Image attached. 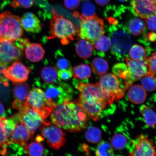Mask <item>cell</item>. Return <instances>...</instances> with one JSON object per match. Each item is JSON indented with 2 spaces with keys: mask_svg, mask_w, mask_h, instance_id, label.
<instances>
[{
  "mask_svg": "<svg viewBox=\"0 0 156 156\" xmlns=\"http://www.w3.org/2000/svg\"><path fill=\"white\" fill-rule=\"evenodd\" d=\"M131 59L136 62H142L146 60L147 54L143 47L138 44H134L131 47L128 52Z\"/></svg>",
  "mask_w": 156,
  "mask_h": 156,
  "instance_id": "obj_30",
  "label": "cell"
},
{
  "mask_svg": "<svg viewBox=\"0 0 156 156\" xmlns=\"http://www.w3.org/2000/svg\"><path fill=\"white\" fill-rule=\"evenodd\" d=\"M80 4V0H64V5L67 8L71 10H74L79 7Z\"/></svg>",
  "mask_w": 156,
  "mask_h": 156,
  "instance_id": "obj_43",
  "label": "cell"
},
{
  "mask_svg": "<svg viewBox=\"0 0 156 156\" xmlns=\"http://www.w3.org/2000/svg\"><path fill=\"white\" fill-rule=\"evenodd\" d=\"M6 113L4 107L2 104L0 102V118L5 117Z\"/></svg>",
  "mask_w": 156,
  "mask_h": 156,
  "instance_id": "obj_46",
  "label": "cell"
},
{
  "mask_svg": "<svg viewBox=\"0 0 156 156\" xmlns=\"http://www.w3.org/2000/svg\"><path fill=\"white\" fill-rule=\"evenodd\" d=\"M47 99L55 105L71 101L73 95V90L68 84L58 82L46 83L42 85Z\"/></svg>",
  "mask_w": 156,
  "mask_h": 156,
  "instance_id": "obj_9",
  "label": "cell"
},
{
  "mask_svg": "<svg viewBox=\"0 0 156 156\" xmlns=\"http://www.w3.org/2000/svg\"><path fill=\"white\" fill-rule=\"evenodd\" d=\"M101 132L99 128L90 126L86 131L85 137L88 142L92 144H97L101 141Z\"/></svg>",
  "mask_w": 156,
  "mask_h": 156,
  "instance_id": "obj_32",
  "label": "cell"
},
{
  "mask_svg": "<svg viewBox=\"0 0 156 156\" xmlns=\"http://www.w3.org/2000/svg\"><path fill=\"white\" fill-rule=\"evenodd\" d=\"M145 38L147 41L156 43V33L153 32L147 33L145 35Z\"/></svg>",
  "mask_w": 156,
  "mask_h": 156,
  "instance_id": "obj_45",
  "label": "cell"
},
{
  "mask_svg": "<svg viewBox=\"0 0 156 156\" xmlns=\"http://www.w3.org/2000/svg\"><path fill=\"white\" fill-rule=\"evenodd\" d=\"M93 46L94 49L104 54V52L108 51L111 48L112 43L110 38L103 35L95 41Z\"/></svg>",
  "mask_w": 156,
  "mask_h": 156,
  "instance_id": "obj_31",
  "label": "cell"
},
{
  "mask_svg": "<svg viewBox=\"0 0 156 156\" xmlns=\"http://www.w3.org/2000/svg\"><path fill=\"white\" fill-rule=\"evenodd\" d=\"M128 156H156V147L147 136L141 134L132 142Z\"/></svg>",
  "mask_w": 156,
  "mask_h": 156,
  "instance_id": "obj_14",
  "label": "cell"
},
{
  "mask_svg": "<svg viewBox=\"0 0 156 156\" xmlns=\"http://www.w3.org/2000/svg\"><path fill=\"white\" fill-rule=\"evenodd\" d=\"M35 0H17L18 5L24 9H29L34 5Z\"/></svg>",
  "mask_w": 156,
  "mask_h": 156,
  "instance_id": "obj_44",
  "label": "cell"
},
{
  "mask_svg": "<svg viewBox=\"0 0 156 156\" xmlns=\"http://www.w3.org/2000/svg\"><path fill=\"white\" fill-rule=\"evenodd\" d=\"M44 50L42 46L38 44H29L25 49V56L31 62H37L44 58Z\"/></svg>",
  "mask_w": 156,
  "mask_h": 156,
  "instance_id": "obj_20",
  "label": "cell"
},
{
  "mask_svg": "<svg viewBox=\"0 0 156 156\" xmlns=\"http://www.w3.org/2000/svg\"><path fill=\"white\" fill-rule=\"evenodd\" d=\"M13 85L14 87L13 92L15 99L12 103V106L13 108L20 110L26 104L30 91V87L25 82L13 83Z\"/></svg>",
  "mask_w": 156,
  "mask_h": 156,
  "instance_id": "obj_16",
  "label": "cell"
},
{
  "mask_svg": "<svg viewBox=\"0 0 156 156\" xmlns=\"http://www.w3.org/2000/svg\"><path fill=\"white\" fill-rule=\"evenodd\" d=\"M56 54V69L58 71H62L65 70H72L71 64L70 62L65 58L62 55L61 52H57Z\"/></svg>",
  "mask_w": 156,
  "mask_h": 156,
  "instance_id": "obj_37",
  "label": "cell"
},
{
  "mask_svg": "<svg viewBox=\"0 0 156 156\" xmlns=\"http://www.w3.org/2000/svg\"><path fill=\"white\" fill-rule=\"evenodd\" d=\"M146 61L148 71L154 74L156 73V51Z\"/></svg>",
  "mask_w": 156,
  "mask_h": 156,
  "instance_id": "obj_40",
  "label": "cell"
},
{
  "mask_svg": "<svg viewBox=\"0 0 156 156\" xmlns=\"http://www.w3.org/2000/svg\"><path fill=\"white\" fill-rule=\"evenodd\" d=\"M0 120L4 126L9 141L12 142L11 141V136L12 133L16 125L17 124V122L12 116L7 118H5V117H3L0 118Z\"/></svg>",
  "mask_w": 156,
  "mask_h": 156,
  "instance_id": "obj_38",
  "label": "cell"
},
{
  "mask_svg": "<svg viewBox=\"0 0 156 156\" xmlns=\"http://www.w3.org/2000/svg\"><path fill=\"white\" fill-rule=\"evenodd\" d=\"M76 87L80 92L77 101L80 106L93 120H99L108 105L103 96L98 82L93 84L82 82L76 83Z\"/></svg>",
  "mask_w": 156,
  "mask_h": 156,
  "instance_id": "obj_2",
  "label": "cell"
},
{
  "mask_svg": "<svg viewBox=\"0 0 156 156\" xmlns=\"http://www.w3.org/2000/svg\"><path fill=\"white\" fill-rule=\"evenodd\" d=\"M112 71L116 76L124 80L126 89L131 86L133 83L130 78L129 72L126 64L123 63L115 64L113 67Z\"/></svg>",
  "mask_w": 156,
  "mask_h": 156,
  "instance_id": "obj_23",
  "label": "cell"
},
{
  "mask_svg": "<svg viewBox=\"0 0 156 156\" xmlns=\"http://www.w3.org/2000/svg\"><path fill=\"white\" fill-rule=\"evenodd\" d=\"M140 111L145 123L150 127H154L156 125V114L155 112L145 105H142L140 107Z\"/></svg>",
  "mask_w": 156,
  "mask_h": 156,
  "instance_id": "obj_26",
  "label": "cell"
},
{
  "mask_svg": "<svg viewBox=\"0 0 156 156\" xmlns=\"http://www.w3.org/2000/svg\"><path fill=\"white\" fill-rule=\"evenodd\" d=\"M25 46L19 39L14 41H5L0 42V67L21 59Z\"/></svg>",
  "mask_w": 156,
  "mask_h": 156,
  "instance_id": "obj_10",
  "label": "cell"
},
{
  "mask_svg": "<svg viewBox=\"0 0 156 156\" xmlns=\"http://www.w3.org/2000/svg\"><path fill=\"white\" fill-rule=\"evenodd\" d=\"M58 76L60 79L64 81L69 80L73 77L72 70H62L58 71Z\"/></svg>",
  "mask_w": 156,
  "mask_h": 156,
  "instance_id": "obj_42",
  "label": "cell"
},
{
  "mask_svg": "<svg viewBox=\"0 0 156 156\" xmlns=\"http://www.w3.org/2000/svg\"><path fill=\"white\" fill-rule=\"evenodd\" d=\"M96 2L99 5L105 6L107 4L110 0H95Z\"/></svg>",
  "mask_w": 156,
  "mask_h": 156,
  "instance_id": "obj_47",
  "label": "cell"
},
{
  "mask_svg": "<svg viewBox=\"0 0 156 156\" xmlns=\"http://www.w3.org/2000/svg\"><path fill=\"white\" fill-rule=\"evenodd\" d=\"M129 100L134 104L143 103L147 97L145 89L139 85H134L130 87L128 93Z\"/></svg>",
  "mask_w": 156,
  "mask_h": 156,
  "instance_id": "obj_21",
  "label": "cell"
},
{
  "mask_svg": "<svg viewBox=\"0 0 156 156\" xmlns=\"http://www.w3.org/2000/svg\"><path fill=\"white\" fill-rule=\"evenodd\" d=\"M85 1H90V0H85Z\"/></svg>",
  "mask_w": 156,
  "mask_h": 156,
  "instance_id": "obj_49",
  "label": "cell"
},
{
  "mask_svg": "<svg viewBox=\"0 0 156 156\" xmlns=\"http://www.w3.org/2000/svg\"><path fill=\"white\" fill-rule=\"evenodd\" d=\"M12 143L7 136L4 126L0 120V153L1 155H5L7 146Z\"/></svg>",
  "mask_w": 156,
  "mask_h": 156,
  "instance_id": "obj_36",
  "label": "cell"
},
{
  "mask_svg": "<svg viewBox=\"0 0 156 156\" xmlns=\"http://www.w3.org/2000/svg\"><path fill=\"white\" fill-rule=\"evenodd\" d=\"M121 2H127L129 1V0H119Z\"/></svg>",
  "mask_w": 156,
  "mask_h": 156,
  "instance_id": "obj_48",
  "label": "cell"
},
{
  "mask_svg": "<svg viewBox=\"0 0 156 156\" xmlns=\"http://www.w3.org/2000/svg\"><path fill=\"white\" fill-rule=\"evenodd\" d=\"M50 119L60 128L73 133L85 129L89 122L87 115L76 101L56 106L51 113Z\"/></svg>",
  "mask_w": 156,
  "mask_h": 156,
  "instance_id": "obj_1",
  "label": "cell"
},
{
  "mask_svg": "<svg viewBox=\"0 0 156 156\" xmlns=\"http://www.w3.org/2000/svg\"><path fill=\"white\" fill-rule=\"evenodd\" d=\"M127 142V139L123 134L117 133L112 136L111 141V145L117 151H120L126 147Z\"/></svg>",
  "mask_w": 156,
  "mask_h": 156,
  "instance_id": "obj_35",
  "label": "cell"
},
{
  "mask_svg": "<svg viewBox=\"0 0 156 156\" xmlns=\"http://www.w3.org/2000/svg\"><path fill=\"white\" fill-rule=\"evenodd\" d=\"M33 134L28 129L23 122H19L15 126L12 133L10 140L11 142L18 144L24 148L27 142L32 138Z\"/></svg>",
  "mask_w": 156,
  "mask_h": 156,
  "instance_id": "obj_17",
  "label": "cell"
},
{
  "mask_svg": "<svg viewBox=\"0 0 156 156\" xmlns=\"http://www.w3.org/2000/svg\"><path fill=\"white\" fill-rule=\"evenodd\" d=\"M24 33L20 18L9 11L0 14V42L14 41L21 37Z\"/></svg>",
  "mask_w": 156,
  "mask_h": 156,
  "instance_id": "obj_5",
  "label": "cell"
},
{
  "mask_svg": "<svg viewBox=\"0 0 156 156\" xmlns=\"http://www.w3.org/2000/svg\"><path fill=\"white\" fill-rule=\"evenodd\" d=\"M95 155L96 156H114L113 148L107 142H101L96 148Z\"/></svg>",
  "mask_w": 156,
  "mask_h": 156,
  "instance_id": "obj_34",
  "label": "cell"
},
{
  "mask_svg": "<svg viewBox=\"0 0 156 156\" xmlns=\"http://www.w3.org/2000/svg\"><path fill=\"white\" fill-rule=\"evenodd\" d=\"M74 79L87 80L91 76V70L87 64H83L75 66L72 69Z\"/></svg>",
  "mask_w": 156,
  "mask_h": 156,
  "instance_id": "obj_27",
  "label": "cell"
},
{
  "mask_svg": "<svg viewBox=\"0 0 156 156\" xmlns=\"http://www.w3.org/2000/svg\"><path fill=\"white\" fill-rule=\"evenodd\" d=\"M24 149L29 156H45V150L40 142L33 141L27 143Z\"/></svg>",
  "mask_w": 156,
  "mask_h": 156,
  "instance_id": "obj_29",
  "label": "cell"
},
{
  "mask_svg": "<svg viewBox=\"0 0 156 156\" xmlns=\"http://www.w3.org/2000/svg\"><path fill=\"white\" fill-rule=\"evenodd\" d=\"M52 16L50 27L51 36L49 38L59 39L64 45L73 41L79 34L77 27L69 19L58 14L54 9H52Z\"/></svg>",
  "mask_w": 156,
  "mask_h": 156,
  "instance_id": "obj_4",
  "label": "cell"
},
{
  "mask_svg": "<svg viewBox=\"0 0 156 156\" xmlns=\"http://www.w3.org/2000/svg\"><path fill=\"white\" fill-rule=\"evenodd\" d=\"M141 82L142 87L149 91H152L156 89V78L154 74L148 71L146 75L142 77Z\"/></svg>",
  "mask_w": 156,
  "mask_h": 156,
  "instance_id": "obj_33",
  "label": "cell"
},
{
  "mask_svg": "<svg viewBox=\"0 0 156 156\" xmlns=\"http://www.w3.org/2000/svg\"><path fill=\"white\" fill-rule=\"evenodd\" d=\"M73 15L80 19V26L78 36L81 39L88 41L92 45L97 39L105 33V24L103 20L95 16L84 17L77 12Z\"/></svg>",
  "mask_w": 156,
  "mask_h": 156,
  "instance_id": "obj_6",
  "label": "cell"
},
{
  "mask_svg": "<svg viewBox=\"0 0 156 156\" xmlns=\"http://www.w3.org/2000/svg\"><path fill=\"white\" fill-rule=\"evenodd\" d=\"M108 33L112 43V53L118 60H124L132 44L127 28L122 24L116 23L109 27Z\"/></svg>",
  "mask_w": 156,
  "mask_h": 156,
  "instance_id": "obj_3",
  "label": "cell"
},
{
  "mask_svg": "<svg viewBox=\"0 0 156 156\" xmlns=\"http://www.w3.org/2000/svg\"><path fill=\"white\" fill-rule=\"evenodd\" d=\"M23 29L27 32L37 34L41 31L42 25L40 19L34 13L27 12L20 19Z\"/></svg>",
  "mask_w": 156,
  "mask_h": 156,
  "instance_id": "obj_19",
  "label": "cell"
},
{
  "mask_svg": "<svg viewBox=\"0 0 156 156\" xmlns=\"http://www.w3.org/2000/svg\"><path fill=\"white\" fill-rule=\"evenodd\" d=\"M130 5L132 12L142 19L156 15V0H132Z\"/></svg>",
  "mask_w": 156,
  "mask_h": 156,
  "instance_id": "obj_15",
  "label": "cell"
},
{
  "mask_svg": "<svg viewBox=\"0 0 156 156\" xmlns=\"http://www.w3.org/2000/svg\"><path fill=\"white\" fill-rule=\"evenodd\" d=\"M26 104L40 115L43 119H46L51 114L56 106L47 99L43 90L34 88L29 92Z\"/></svg>",
  "mask_w": 156,
  "mask_h": 156,
  "instance_id": "obj_8",
  "label": "cell"
},
{
  "mask_svg": "<svg viewBox=\"0 0 156 156\" xmlns=\"http://www.w3.org/2000/svg\"><path fill=\"white\" fill-rule=\"evenodd\" d=\"M126 66L133 83L141 79L148 72L146 61L136 62L129 58H126Z\"/></svg>",
  "mask_w": 156,
  "mask_h": 156,
  "instance_id": "obj_18",
  "label": "cell"
},
{
  "mask_svg": "<svg viewBox=\"0 0 156 156\" xmlns=\"http://www.w3.org/2000/svg\"><path fill=\"white\" fill-rule=\"evenodd\" d=\"M127 28L130 34L134 36H139L145 32L146 25L141 19L133 18L129 21Z\"/></svg>",
  "mask_w": 156,
  "mask_h": 156,
  "instance_id": "obj_25",
  "label": "cell"
},
{
  "mask_svg": "<svg viewBox=\"0 0 156 156\" xmlns=\"http://www.w3.org/2000/svg\"><path fill=\"white\" fill-rule=\"evenodd\" d=\"M145 20L148 29L152 32H156V15L151 16Z\"/></svg>",
  "mask_w": 156,
  "mask_h": 156,
  "instance_id": "obj_41",
  "label": "cell"
},
{
  "mask_svg": "<svg viewBox=\"0 0 156 156\" xmlns=\"http://www.w3.org/2000/svg\"><path fill=\"white\" fill-rule=\"evenodd\" d=\"M91 68L94 73L101 76L108 71L109 66L106 60L102 58H97L91 62Z\"/></svg>",
  "mask_w": 156,
  "mask_h": 156,
  "instance_id": "obj_28",
  "label": "cell"
},
{
  "mask_svg": "<svg viewBox=\"0 0 156 156\" xmlns=\"http://www.w3.org/2000/svg\"><path fill=\"white\" fill-rule=\"evenodd\" d=\"M82 14L81 16L84 17H89L96 16V9L93 4L90 2H85L82 5Z\"/></svg>",
  "mask_w": 156,
  "mask_h": 156,
  "instance_id": "obj_39",
  "label": "cell"
},
{
  "mask_svg": "<svg viewBox=\"0 0 156 156\" xmlns=\"http://www.w3.org/2000/svg\"><path fill=\"white\" fill-rule=\"evenodd\" d=\"M98 83L103 96L108 105L124 96L126 89L122 87L118 77L114 74L108 73L101 76Z\"/></svg>",
  "mask_w": 156,
  "mask_h": 156,
  "instance_id": "obj_7",
  "label": "cell"
},
{
  "mask_svg": "<svg viewBox=\"0 0 156 156\" xmlns=\"http://www.w3.org/2000/svg\"><path fill=\"white\" fill-rule=\"evenodd\" d=\"M14 115L19 122L23 123L33 135L39 128L51 124L50 122L43 119L37 112L26 104Z\"/></svg>",
  "mask_w": 156,
  "mask_h": 156,
  "instance_id": "obj_11",
  "label": "cell"
},
{
  "mask_svg": "<svg viewBox=\"0 0 156 156\" xmlns=\"http://www.w3.org/2000/svg\"><path fill=\"white\" fill-rule=\"evenodd\" d=\"M41 77L46 83H54L60 81L58 76L57 69L51 66L44 67L41 72Z\"/></svg>",
  "mask_w": 156,
  "mask_h": 156,
  "instance_id": "obj_24",
  "label": "cell"
},
{
  "mask_svg": "<svg viewBox=\"0 0 156 156\" xmlns=\"http://www.w3.org/2000/svg\"><path fill=\"white\" fill-rule=\"evenodd\" d=\"M41 132L49 146L52 149L58 150L65 145V133L58 126H42L41 128Z\"/></svg>",
  "mask_w": 156,
  "mask_h": 156,
  "instance_id": "obj_13",
  "label": "cell"
},
{
  "mask_svg": "<svg viewBox=\"0 0 156 156\" xmlns=\"http://www.w3.org/2000/svg\"><path fill=\"white\" fill-rule=\"evenodd\" d=\"M92 44L84 39H80L76 44V54L80 58L87 59L92 56L93 52Z\"/></svg>",
  "mask_w": 156,
  "mask_h": 156,
  "instance_id": "obj_22",
  "label": "cell"
},
{
  "mask_svg": "<svg viewBox=\"0 0 156 156\" xmlns=\"http://www.w3.org/2000/svg\"><path fill=\"white\" fill-rule=\"evenodd\" d=\"M31 69L21 62H15L10 66L0 69V74L13 83H24L27 81Z\"/></svg>",
  "mask_w": 156,
  "mask_h": 156,
  "instance_id": "obj_12",
  "label": "cell"
}]
</instances>
